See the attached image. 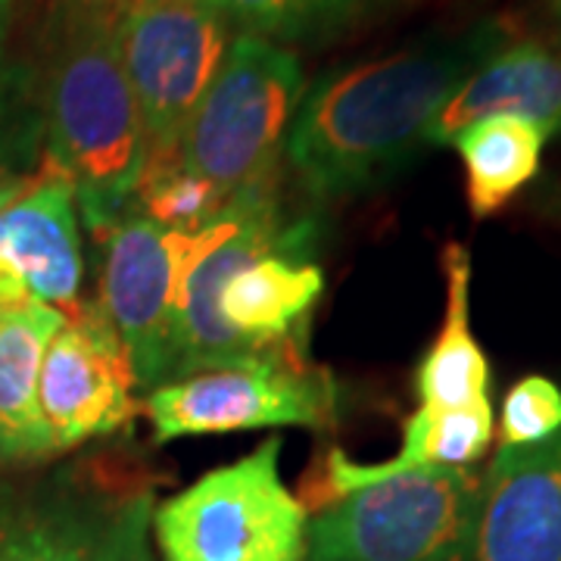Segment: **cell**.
<instances>
[{
	"mask_svg": "<svg viewBox=\"0 0 561 561\" xmlns=\"http://www.w3.org/2000/svg\"><path fill=\"white\" fill-rule=\"evenodd\" d=\"M228 197L216 184L191 175L179 160H147L131 209L165 231H197L225 209Z\"/></svg>",
	"mask_w": 561,
	"mask_h": 561,
	"instance_id": "d6986e66",
	"label": "cell"
},
{
	"mask_svg": "<svg viewBox=\"0 0 561 561\" xmlns=\"http://www.w3.org/2000/svg\"><path fill=\"white\" fill-rule=\"evenodd\" d=\"M213 0H131L116 22V50L135 91L147 160L179 157V138L231 47Z\"/></svg>",
	"mask_w": 561,
	"mask_h": 561,
	"instance_id": "52a82bcc",
	"label": "cell"
},
{
	"mask_svg": "<svg viewBox=\"0 0 561 561\" xmlns=\"http://www.w3.org/2000/svg\"><path fill=\"white\" fill-rule=\"evenodd\" d=\"M62 324L60 309L41 300L0 319V468H32L60 453L41 412L38 378Z\"/></svg>",
	"mask_w": 561,
	"mask_h": 561,
	"instance_id": "9a60e30c",
	"label": "cell"
},
{
	"mask_svg": "<svg viewBox=\"0 0 561 561\" xmlns=\"http://www.w3.org/2000/svg\"><path fill=\"white\" fill-rule=\"evenodd\" d=\"M387 0H213L241 35L272 44H324L375 16Z\"/></svg>",
	"mask_w": 561,
	"mask_h": 561,
	"instance_id": "ac0fdd59",
	"label": "cell"
},
{
	"mask_svg": "<svg viewBox=\"0 0 561 561\" xmlns=\"http://www.w3.org/2000/svg\"><path fill=\"white\" fill-rule=\"evenodd\" d=\"M493 440V405L490 400L465 405V409H424L419 405L415 415H409L402 427V446L393 459L381 465H362L350 461L343 449H331L324 456V471L319 478L316 496L309 505H328L337 502L356 486L381 481L400 471L415 468H471L483 459L486 446Z\"/></svg>",
	"mask_w": 561,
	"mask_h": 561,
	"instance_id": "5bb4252c",
	"label": "cell"
},
{
	"mask_svg": "<svg viewBox=\"0 0 561 561\" xmlns=\"http://www.w3.org/2000/svg\"><path fill=\"white\" fill-rule=\"evenodd\" d=\"M443 275L446 316L415 368V393L424 409H465L490 400V362L471 331V256L461 243H446Z\"/></svg>",
	"mask_w": 561,
	"mask_h": 561,
	"instance_id": "2e32d148",
	"label": "cell"
},
{
	"mask_svg": "<svg viewBox=\"0 0 561 561\" xmlns=\"http://www.w3.org/2000/svg\"><path fill=\"white\" fill-rule=\"evenodd\" d=\"M512 28L500 20L449 38H427L402 50L346 62L302 91L284 153L316 201H334L397 175L427 147V131L468 79Z\"/></svg>",
	"mask_w": 561,
	"mask_h": 561,
	"instance_id": "6da1fadb",
	"label": "cell"
},
{
	"mask_svg": "<svg viewBox=\"0 0 561 561\" xmlns=\"http://www.w3.org/2000/svg\"><path fill=\"white\" fill-rule=\"evenodd\" d=\"M561 431V387L552 378L527 375L502 402L500 446H534Z\"/></svg>",
	"mask_w": 561,
	"mask_h": 561,
	"instance_id": "44dd1931",
	"label": "cell"
},
{
	"mask_svg": "<svg viewBox=\"0 0 561 561\" xmlns=\"http://www.w3.org/2000/svg\"><path fill=\"white\" fill-rule=\"evenodd\" d=\"M28 302H35V297L7 268H0V319L16 312L22 306H28Z\"/></svg>",
	"mask_w": 561,
	"mask_h": 561,
	"instance_id": "603a6c76",
	"label": "cell"
},
{
	"mask_svg": "<svg viewBox=\"0 0 561 561\" xmlns=\"http://www.w3.org/2000/svg\"><path fill=\"white\" fill-rule=\"evenodd\" d=\"M471 561H561V431L500 446L481 474Z\"/></svg>",
	"mask_w": 561,
	"mask_h": 561,
	"instance_id": "8fae6325",
	"label": "cell"
},
{
	"mask_svg": "<svg viewBox=\"0 0 561 561\" xmlns=\"http://www.w3.org/2000/svg\"><path fill=\"white\" fill-rule=\"evenodd\" d=\"M13 7H16V0H0V44L7 38V28L13 20Z\"/></svg>",
	"mask_w": 561,
	"mask_h": 561,
	"instance_id": "d4e9b609",
	"label": "cell"
},
{
	"mask_svg": "<svg viewBox=\"0 0 561 561\" xmlns=\"http://www.w3.org/2000/svg\"><path fill=\"white\" fill-rule=\"evenodd\" d=\"M280 437L153 512L162 561H306L309 512L280 481Z\"/></svg>",
	"mask_w": 561,
	"mask_h": 561,
	"instance_id": "8992f818",
	"label": "cell"
},
{
	"mask_svg": "<svg viewBox=\"0 0 561 561\" xmlns=\"http://www.w3.org/2000/svg\"><path fill=\"white\" fill-rule=\"evenodd\" d=\"M135 368L98 302L79 306L44 350L38 402L57 449L110 437L135 419Z\"/></svg>",
	"mask_w": 561,
	"mask_h": 561,
	"instance_id": "30bf717a",
	"label": "cell"
},
{
	"mask_svg": "<svg viewBox=\"0 0 561 561\" xmlns=\"http://www.w3.org/2000/svg\"><path fill=\"white\" fill-rule=\"evenodd\" d=\"M101 243V300L131 359L140 390L172 381V328L194 231H165L131 206L94 234Z\"/></svg>",
	"mask_w": 561,
	"mask_h": 561,
	"instance_id": "9c48e42d",
	"label": "cell"
},
{
	"mask_svg": "<svg viewBox=\"0 0 561 561\" xmlns=\"http://www.w3.org/2000/svg\"><path fill=\"white\" fill-rule=\"evenodd\" d=\"M490 116L537 122L561 135V50L540 38H512L481 60L449 94L427 131V144H449L465 125Z\"/></svg>",
	"mask_w": 561,
	"mask_h": 561,
	"instance_id": "4fadbf2b",
	"label": "cell"
},
{
	"mask_svg": "<svg viewBox=\"0 0 561 561\" xmlns=\"http://www.w3.org/2000/svg\"><path fill=\"white\" fill-rule=\"evenodd\" d=\"M0 268L66 319L81 306L84 260L76 187L44 157L28 187L0 209Z\"/></svg>",
	"mask_w": 561,
	"mask_h": 561,
	"instance_id": "7c38bea8",
	"label": "cell"
},
{
	"mask_svg": "<svg viewBox=\"0 0 561 561\" xmlns=\"http://www.w3.org/2000/svg\"><path fill=\"white\" fill-rule=\"evenodd\" d=\"M131 0H50L54 25L66 22H110L116 25Z\"/></svg>",
	"mask_w": 561,
	"mask_h": 561,
	"instance_id": "7402d4cb",
	"label": "cell"
},
{
	"mask_svg": "<svg viewBox=\"0 0 561 561\" xmlns=\"http://www.w3.org/2000/svg\"><path fill=\"white\" fill-rule=\"evenodd\" d=\"M44 160L76 187V206L91 234L131 206L147 131L116 50V25H54V47L38 79Z\"/></svg>",
	"mask_w": 561,
	"mask_h": 561,
	"instance_id": "7a4b0ae2",
	"label": "cell"
},
{
	"mask_svg": "<svg viewBox=\"0 0 561 561\" xmlns=\"http://www.w3.org/2000/svg\"><path fill=\"white\" fill-rule=\"evenodd\" d=\"M549 7H552V16H556V22H559L561 28V0H549Z\"/></svg>",
	"mask_w": 561,
	"mask_h": 561,
	"instance_id": "484cf974",
	"label": "cell"
},
{
	"mask_svg": "<svg viewBox=\"0 0 561 561\" xmlns=\"http://www.w3.org/2000/svg\"><path fill=\"white\" fill-rule=\"evenodd\" d=\"M32 175H0V209H7L10 203L20 197L22 191L28 187Z\"/></svg>",
	"mask_w": 561,
	"mask_h": 561,
	"instance_id": "cb8c5ba5",
	"label": "cell"
},
{
	"mask_svg": "<svg viewBox=\"0 0 561 561\" xmlns=\"http://www.w3.org/2000/svg\"><path fill=\"white\" fill-rule=\"evenodd\" d=\"M44 153L38 76L0 54V175H32Z\"/></svg>",
	"mask_w": 561,
	"mask_h": 561,
	"instance_id": "ffe728a7",
	"label": "cell"
},
{
	"mask_svg": "<svg viewBox=\"0 0 561 561\" xmlns=\"http://www.w3.org/2000/svg\"><path fill=\"white\" fill-rule=\"evenodd\" d=\"M546 140V128L518 116L471 122L449 140L465 165V194L474 219L496 216L540 175Z\"/></svg>",
	"mask_w": 561,
	"mask_h": 561,
	"instance_id": "e0dca14e",
	"label": "cell"
},
{
	"mask_svg": "<svg viewBox=\"0 0 561 561\" xmlns=\"http://www.w3.org/2000/svg\"><path fill=\"white\" fill-rule=\"evenodd\" d=\"M300 57L238 35L179 138V162L225 197L278 172V153L300 110Z\"/></svg>",
	"mask_w": 561,
	"mask_h": 561,
	"instance_id": "5b68a950",
	"label": "cell"
},
{
	"mask_svg": "<svg viewBox=\"0 0 561 561\" xmlns=\"http://www.w3.org/2000/svg\"><path fill=\"white\" fill-rule=\"evenodd\" d=\"M153 483L116 459H81L0 483V561H157Z\"/></svg>",
	"mask_w": 561,
	"mask_h": 561,
	"instance_id": "3957f363",
	"label": "cell"
},
{
	"mask_svg": "<svg viewBox=\"0 0 561 561\" xmlns=\"http://www.w3.org/2000/svg\"><path fill=\"white\" fill-rule=\"evenodd\" d=\"M157 443L216 437L256 427H324L334 415V383L306 356L216 368L153 387L144 400Z\"/></svg>",
	"mask_w": 561,
	"mask_h": 561,
	"instance_id": "ba28073f",
	"label": "cell"
},
{
	"mask_svg": "<svg viewBox=\"0 0 561 561\" xmlns=\"http://www.w3.org/2000/svg\"><path fill=\"white\" fill-rule=\"evenodd\" d=\"M481 502L474 468H415L324 505L306 561H471Z\"/></svg>",
	"mask_w": 561,
	"mask_h": 561,
	"instance_id": "277c9868",
	"label": "cell"
}]
</instances>
